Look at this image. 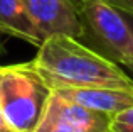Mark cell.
<instances>
[{
	"instance_id": "9c48e42d",
	"label": "cell",
	"mask_w": 133,
	"mask_h": 132,
	"mask_svg": "<svg viewBox=\"0 0 133 132\" xmlns=\"http://www.w3.org/2000/svg\"><path fill=\"white\" fill-rule=\"evenodd\" d=\"M108 132H133V107L115 113L110 120Z\"/></svg>"
},
{
	"instance_id": "7c38bea8",
	"label": "cell",
	"mask_w": 133,
	"mask_h": 132,
	"mask_svg": "<svg viewBox=\"0 0 133 132\" xmlns=\"http://www.w3.org/2000/svg\"><path fill=\"white\" fill-rule=\"evenodd\" d=\"M0 132H10V130L5 127V124H3V120H2V117H0Z\"/></svg>"
},
{
	"instance_id": "6da1fadb",
	"label": "cell",
	"mask_w": 133,
	"mask_h": 132,
	"mask_svg": "<svg viewBox=\"0 0 133 132\" xmlns=\"http://www.w3.org/2000/svg\"><path fill=\"white\" fill-rule=\"evenodd\" d=\"M30 66L51 90L93 86L133 88V80L118 64L69 36L44 39Z\"/></svg>"
},
{
	"instance_id": "5b68a950",
	"label": "cell",
	"mask_w": 133,
	"mask_h": 132,
	"mask_svg": "<svg viewBox=\"0 0 133 132\" xmlns=\"http://www.w3.org/2000/svg\"><path fill=\"white\" fill-rule=\"evenodd\" d=\"M56 95L83 105L86 109L106 113L113 117L115 113L133 107V88H61L52 90Z\"/></svg>"
},
{
	"instance_id": "8fae6325",
	"label": "cell",
	"mask_w": 133,
	"mask_h": 132,
	"mask_svg": "<svg viewBox=\"0 0 133 132\" xmlns=\"http://www.w3.org/2000/svg\"><path fill=\"white\" fill-rule=\"evenodd\" d=\"M118 12L121 14V17L125 19V22L128 24V27H130V31L133 32V10H123V9H116ZM131 71H133V66H131Z\"/></svg>"
},
{
	"instance_id": "7a4b0ae2",
	"label": "cell",
	"mask_w": 133,
	"mask_h": 132,
	"mask_svg": "<svg viewBox=\"0 0 133 132\" xmlns=\"http://www.w3.org/2000/svg\"><path fill=\"white\" fill-rule=\"evenodd\" d=\"M51 93L30 63L0 66V117L10 132H36Z\"/></svg>"
},
{
	"instance_id": "ba28073f",
	"label": "cell",
	"mask_w": 133,
	"mask_h": 132,
	"mask_svg": "<svg viewBox=\"0 0 133 132\" xmlns=\"http://www.w3.org/2000/svg\"><path fill=\"white\" fill-rule=\"evenodd\" d=\"M36 132H81V130L76 129L74 125H71L68 120L56 115L54 112L45 109V113H44V117H42V120H41Z\"/></svg>"
},
{
	"instance_id": "277c9868",
	"label": "cell",
	"mask_w": 133,
	"mask_h": 132,
	"mask_svg": "<svg viewBox=\"0 0 133 132\" xmlns=\"http://www.w3.org/2000/svg\"><path fill=\"white\" fill-rule=\"evenodd\" d=\"M27 17L41 39L69 36L79 39L81 26L72 0H22Z\"/></svg>"
},
{
	"instance_id": "3957f363",
	"label": "cell",
	"mask_w": 133,
	"mask_h": 132,
	"mask_svg": "<svg viewBox=\"0 0 133 132\" xmlns=\"http://www.w3.org/2000/svg\"><path fill=\"white\" fill-rule=\"evenodd\" d=\"M81 26L79 43L111 63L133 66V32L115 7L101 0H72Z\"/></svg>"
},
{
	"instance_id": "30bf717a",
	"label": "cell",
	"mask_w": 133,
	"mask_h": 132,
	"mask_svg": "<svg viewBox=\"0 0 133 132\" xmlns=\"http://www.w3.org/2000/svg\"><path fill=\"white\" fill-rule=\"evenodd\" d=\"M115 9H123V10H133V0H101Z\"/></svg>"
},
{
	"instance_id": "8992f818",
	"label": "cell",
	"mask_w": 133,
	"mask_h": 132,
	"mask_svg": "<svg viewBox=\"0 0 133 132\" xmlns=\"http://www.w3.org/2000/svg\"><path fill=\"white\" fill-rule=\"evenodd\" d=\"M47 110L54 112L61 119L68 120L71 125H74L81 132H108L111 120V117L106 113H101L96 110L86 109L83 105H78L74 102H69V100L56 95L54 92L51 93Z\"/></svg>"
},
{
	"instance_id": "52a82bcc",
	"label": "cell",
	"mask_w": 133,
	"mask_h": 132,
	"mask_svg": "<svg viewBox=\"0 0 133 132\" xmlns=\"http://www.w3.org/2000/svg\"><path fill=\"white\" fill-rule=\"evenodd\" d=\"M0 32L39 47L42 39L34 29L22 0H0Z\"/></svg>"
}]
</instances>
